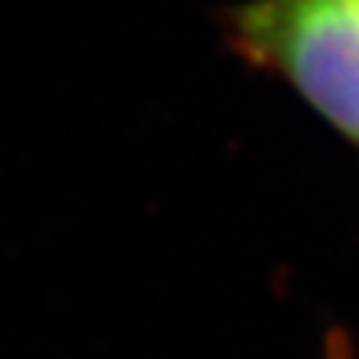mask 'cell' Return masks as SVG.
<instances>
[{
	"label": "cell",
	"instance_id": "1",
	"mask_svg": "<svg viewBox=\"0 0 359 359\" xmlns=\"http://www.w3.org/2000/svg\"><path fill=\"white\" fill-rule=\"evenodd\" d=\"M219 33L359 153V0H243L219 9Z\"/></svg>",
	"mask_w": 359,
	"mask_h": 359
}]
</instances>
